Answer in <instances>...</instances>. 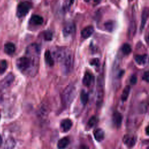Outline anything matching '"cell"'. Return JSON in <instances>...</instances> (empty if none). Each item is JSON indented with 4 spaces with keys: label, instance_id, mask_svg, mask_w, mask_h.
Instances as JSON below:
<instances>
[{
    "label": "cell",
    "instance_id": "1",
    "mask_svg": "<svg viewBox=\"0 0 149 149\" xmlns=\"http://www.w3.org/2000/svg\"><path fill=\"white\" fill-rule=\"evenodd\" d=\"M51 55L61 65V69L65 74H68L72 70L73 63V56L70 49L67 47H56Z\"/></svg>",
    "mask_w": 149,
    "mask_h": 149
},
{
    "label": "cell",
    "instance_id": "2",
    "mask_svg": "<svg viewBox=\"0 0 149 149\" xmlns=\"http://www.w3.org/2000/svg\"><path fill=\"white\" fill-rule=\"evenodd\" d=\"M39 57L26 54V56L16 60V66L23 73L30 76L35 75L38 70Z\"/></svg>",
    "mask_w": 149,
    "mask_h": 149
},
{
    "label": "cell",
    "instance_id": "3",
    "mask_svg": "<svg viewBox=\"0 0 149 149\" xmlns=\"http://www.w3.org/2000/svg\"><path fill=\"white\" fill-rule=\"evenodd\" d=\"M76 94L75 87L72 84L68 85L63 91L61 94L62 104L65 107H69L74 99Z\"/></svg>",
    "mask_w": 149,
    "mask_h": 149
},
{
    "label": "cell",
    "instance_id": "4",
    "mask_svg": "<svg viewBox=\"0 0 149 149\" xmlns=\"http://www.w3.org/2000/svg\"><path fill=\"white\" fill-rule=\"evenodd\" d=\"M104 94V79L103 75L101 74L97 80V104L100 107L103 101Z\"/></svg>",
    "mask_w": 149,
    "mask_h": 149
},
{
    "label": "cell",
    "instance_id": "5",
    "mask_svg": "<svg viewBox=\"0 0 149 149\" xmlns=\"http://www.w3.org/2000/svg\"><path fill=\"white\" fill-rule=\"evenodd\" d=\"M32 7V4L30 2L24 1L20 2L16 10V15L18 17L22 18L24 17L30 11Z\"/></svg>",
    "mask_w": 149,
    "mask_h": 149
},
{
    "label": "cell",
    "instance_id": "6",
    "mask_svg": "<svg viewBox=\"0 0 149 149\" xmlns=\"http://www.w3.org/2000/svg\"><path fill=\"white\" fill-rule=\"evenodd\" d=\"M14 76L12 73H9L1 81H0V94H2L5 90L8 88L14 81Z\"/></svg>",
    "mask_w": 149,
    "mask_h": 149
},
{
    "label": "cell",
    "instance_id": "7",
    "mask_svg": "<svg viewBox=\"0 0 149 149\" xmlns=\"http://www.w3.org/2000/svg\"><path fill=\"white\" fill-rule=\"evenodd\" d=\"M75 31V25L73 23H68L63 27L62 33L64 37H68L74 33Z\"/></svg>",
    "mask_w": 149,
    "mask_h": 149
},
{
    "label": "cell",
    "instance_id": "8",
    "mask_svg": "<svg viewBox=\"0 0 149 149\" xmlns=\"http://www.w3.org/2000/svg\"><path fill=\"white\" fill-rule=\"evenodd\" d=\"M43 18L42 16L38 15H33L31 16L30 20H29V24L32 26H40L43 23Z\"/></svg>",
    "mask_w": 149,
    "mask_h": 149
},
{
    "label": "cell",
    "instance_id": "9",
    "mask_svg": "<svg viewBox=\"0 0 149 149\" xmlns=\"http://www.w3.org/2000/svg\"><path fill=\"white\" fill-rule=\"evenodd\" d=\"M72 126V122L69 119H63L60 124L61 130L64 132H68Z\"/></svg>",
    "mask_w": 149,
    "mask_h": 149
},
{
    "label": "cell",
    "instance_id": "10",
    "mask_svg": "<svg viewBox=\"0 0 149 149\" xmlns=\"http://www.w3.org/2000/svg\"><path fill=\"white\" fill-rule=\"evenodd\" d=\"M94 79V77L92 75V74L91 73H90L89 72H86L83 78V84L84 86H86V87H89Z\"/></svg>",
    "mask_w": 149,
    "mask_h": 149
},
{
    "label": "cell",
    "instance_id": "11",
    "mask_svg": "<svg viewBox=\"0 0 149 149\" xmlns=\"http://www.w3.org/2000/svg\"><path fill=\"white\" fill-rule=\"evenodd\" d=\"M112 121L113 124L117 127H119L122 122V115L119 112H115L112 115Z\"/></svg>",
    "mask_w": 149,
    "mask_h": 149
},
{
    "label": "cell",
    "instance_id": "12",
    "mask_svg": "<svg viewBox=\"0 0 149 149\" xmlns=\"http://www.w3.org/2000/svg\"><path fill=\"white\" fill-rule=\"evenodd\" d=\"M123 142L129 148H132L136 144V137L135 136L126 135L123 138Z\"/></svg>",
    "mask_w": 149,
    "mask_h": 149
},
{
    "label": "cell",
    "instance_id": "13",
    "mask_svg": "<svg viewBox=\"0 0 149 149\" xmlns=\"http://www.w3.org/2000/svg\"><path fill=\"white\" fill-rule=\"evenodd\" d=\"M94 32V27L92 26H88L84 28L81 31V37L83 38H88L90 37Z\"/></svg>",
    "mask_w": 149,
    "mask_h": 149
},
{
    "label": "cell",
    "instance_id": "14",
    "mask_svg": "<svg viewBox=\"0 0 149 149\" xmlns=\"http://www.w3.org/2000/svg\"><path fill=\"white\" fill-rule=\"evenodd\" d=\"M15 50H16V47L13 43L10 42H8L5 44L4 51L6 54L9 55H11L14 54V52H15Z\"/></svg>",
    "mask_w": 149,
    "mask_h": 149
},
{
    "label": "cell",
    "instance_id": "15",
    "mask_svg": "<svg viewBox=\"0 0 149 149\" xmlns=\"http://www.w3.org/2000/svg\"><path fill=\"white\" fill-rule=\"evenodd\" d=\"M148 16V8H145L141 14V24H140V30L142 31L146 25L147 19Z\"/></svg>",
    "mask_w": 149,
    "mask_h": 149
},
{
    "label": "cell",
    "instance_id": "16",
    "mask_svg": "<svg viewBox=\"0 0 149 149\" xmlns=\"http://www.w3.org/2000/svg\"><path fill=\"white\" fill-rule=\"evenodd\" d=\"M136 63L140 65H144L148 61V56L147 54L137 55L134 57Z\"/></svg>",
    "mask_w": 149,
    "mask_h": 149
},
{
    "label": "cell",
    "instance_id": "17",
    "mask_svg": "<svg viewBox=\"0 0 149 149\" xmlns=\"http://www.w3.org/2000/svg\"><path fill=\"white\" fill-rule=\"evenodd\" d=\"M93 134H94V137L95 139L96 140V141H97L98 142L102 141L104 139V136H105L104 132L101 129H95L93 132Z\"/></svg>",
    "mask_w": 149,
    "mask_h": 149
},
{
    "label": "cell",
    "instance_id": "18",
    "mask_svg": "<svg viewBox=\"0 0 149 149\" xmlns=\"http://www.w3.org/2000/svg\"><path fill=\"white\" fill-rule=\"evenodd\" d=\"M44 58L46 63L50 66H52L54 64V59L51 55V51L49 50H46L44 54Z\"/></svg>",
    "mask_w": 149,
    "mask_h": 149
},
{
    "label": "cell",
    "instance_id": "19",
    "mask_svg": "<svg viewBox=\"0 0 149 149\" xmlns=\"http://www.w3.org/2000/svg\"><path fill=\"white\" fill-rule=\"evenodd\" d=\"M70 140L68 137H65L62 139H61L58 143H57V147L59 149H63L65 148L69 144Z\"/></svg>",
    "mask_w": 149,
    "mask_h": 149
},
{
    "label": "cell",
    "instance_id": "20",
    "mask_svg": "<svg viewBox=\"0 0 149 149\" xmlns=\"http://www.w3.org/2000/svg\"><path fill=\"white\" fill-rule=\"evenodd\" d=\"M16 145V141L12 137L7 139L3 144L4 149H13Z\"/></svg>",
    "mask_w": 149,
    "mask_h": 149
},
{
    "label": "cell",
    "instance_id": "21",
    "mask_svg": "<svg viewBox=\"0 0 149 149\" xmlns=\"http://www.w3.org/2000/svg\"><path fill=\"white\" fill-rule=\"evenodd\" d=\"M104 27L106 30L109 32L113 31L116 27V23L115 21L112 20H109L105 22Z\"/></svg>",
    "mask_w": 149,
    "mask_h": 149
},
{
    "label": "cell",
    "instance_id": "22",
    "mask_svg": "<svg viewBox=\"0 0 149 149\" xmlns=\"http://www.w3.org/2000/svg\"><path fill=\"white\" fill-rule=\"evenodd\" d=\"M130 91V87L129 86H126L124 90L122 91V94L121 95V100H122V101H125L127 100L129 93Z\"/></svg>",
    "mask_w": 149,
    "mask_h": 149
},
{
    "label": "cell",
    "instance_id": "23",
    "mask_svg": "<svg viewBox=\"0 0 149 149\" xmlns=\"http://www.w3.org/2000/svg\"><path fill=\"white\" fill-rule=\"evenodd\" d=\"M80 101L83 105H86L88 100V93L84 90L81 91L80 93Z\"/></svg>",
    "mask_w": 149,
    "mask_h": 149
},
{
    "label": "cell",
    "instance_id": "24",
    "mask_svg": "<svg viewBox=\"0 0 149 149\" xmlns=\"http://www.w3.org/2000/svg\"><path fill=\"white\" fill-rule=\"evenodd\" d=\"M122 51L125 55L129 54L132 51L131 46L127 43H125L122 46Z\"/></svg>",
    "mask_w": 149,
    "mask_h": 149
},
{
    "label": "cell",
    "instance_id": "25",
    "mask_svg": "<svg viewBox=\"0 0 149 149\" xmlns=\"http://www.w3.org/2000/svg\"><path fill=\"white\" fill-rule=\"evenodd\" d=\"M73 3V1H64L62 4V10L64 12H66L67 10H68L70 9V7Z\"/></svg>",
    "mask_w": 149,
    "mask_h": 149
},
{
    "label": "cell",
    "instance_id": "26",
    "mask_svg": "<svg viewBox=\"0 0 149 149\" xmlns=\"http://www.w3.org/2000/svg\"><path fill=\"white\" fill-rule=\"evenodd\" d=\"M8 68V64L5 60L0 61V74H3Z\"/></svg>",
    "mask_w": 149,
    "mask_h": 149
},
{
    "label": "cell",
    "instance_id": "27",
    "mask_svg": "<svg viewBox=\"0 0 149 149\" xmlns=\"http://www.w3.org/2000/svg\"><path fill=\"white\" fill-rule=\"evenodd\" d=\"M97 123V118L94 116H93L92 117H91L88 121V123H87V125L88 126V127L90 128H91L93 127H94Z\"/></svg>",
    "mask_w": 149,
    "mask_h": 149
},
{
    "label": "cell",
    "instance_id": "28",
    "mask_svg": "<svg viewBox=\"0 0 149 149\" xmlns=\"http://www.w3.org/2000/svg\"><path fill=\"white\" fill-rule=\"evenodd\" d=\"M44 38L46 41H51L52 39V33L50 31H45L44 32Z\"/></svg>",
    "mask_w": 149,
    "mask_h": 149
},
{
    "label": "cell",
    "instance_id": "29",
    "mask_svg": "<svg viewBox=\"0 0 149 149\" xmlns=\"http://www.w3.org/2000/svg\"><path fill=\"white\" fill-rule=\"evenodd\" d=\"M90 64L91 65H94L96 66H98L100 65V61L99 59L97 58H94L93 59H92L90 62Z\"/></svg>",
    "mask_w": 149,
    "mask_h": 149
},
{
    "label": "cell",
    "instance_id": "30",
    "mask_svg": "<svg viewBox=\"0 0 149 149\" xmlns=\"http://www.w3.org/2000/svg\"><path fill=\"white\" fill-rule=\"evenodd\" d=\"M130 82L132 84H135L137 82V77L135 75H133L131 76L130 79Z\"/></svg>",
    "mask_w": 149,
    "mask_h": 149
},
{
    "label": "cell",
    "instance_id": "31",
    "mask_svg": "<svg viewBox=\"0 0 149 149\" xmlns=\"http://www.w3.org/2000/svg\"><path fill=\"white\" fill-rule=\"evenodd\" d=\"M143 79L146 80L147 82L148 81V72H146L144 73L143 77Z\"/></svg>",
    "mask_w": 149,
    "mask_h": 149
},
{
    "label": "cell",
    "instance_id": "32",
    "mask_svg": "<svg viewBox=\"0 0 149 149\" xmlns=\"http://www.w3.org/2000/svg\"><path fill=\"white\" fill-rule=\"evenodd\" d=\"M80 149H89L88 147L87 146H86V145H82L81 147H80Z\"/></svg>",
    "mask_w": 149,
    "mask_h": 149
},
{
    "label": "cell",
    "instance_id": "33",
    "mask_svg": "<svg viewBox=\"0 0 149 149\" xmlns=\"http://www.w3.org/2000/svg\"><path fill=\"white\" fill-rule=\"evenodd\" d=\"M2 137L0 135V146L2 145Z\"/></svg>",
    "mask_w": 149,
    "mask_h": 149
},
{
    "label": "cell",
    "instance_id": "34",
    "mask_svg": "<svg viewBox=\"0 0 149 149\" xmlns=\"http://www.w3.org/2000/svg\"><path fill=\"white\" fill-rule=\"evenodd\" d=\"M148 127L147 126L146 129V134L148 135Z\"/></svg>",
    "mask_w": 149,
    "mask_h": 149
},
{
    "label": "cell",
    "instance_id": "35",
    "mask_svg": "<svg viewBox=\"0 0 149 149\" xmlns=\"http://www.w3.org/2000/svg\"><path fill=\"white\" fill-rule=\"evenodd\" d=\"M0 119H1V114H0Z\"/></svg>",
    "mask_w": 149,
    "mask_h": 149
},
{
    "label": "cell",
    "instance_id": "36",
    "mask_svg": "<svg viewBox=\"0 0 149 149\" xmlns=\"http://www.w3.org/2000/svg\"><path fill=\"white\" fill-rule=\"evenodd\" d=\"M147 149H148V148H147Z\"/></svg>",
    "mask_w": 149,
    "mask_h": 149
}]
</instances>
